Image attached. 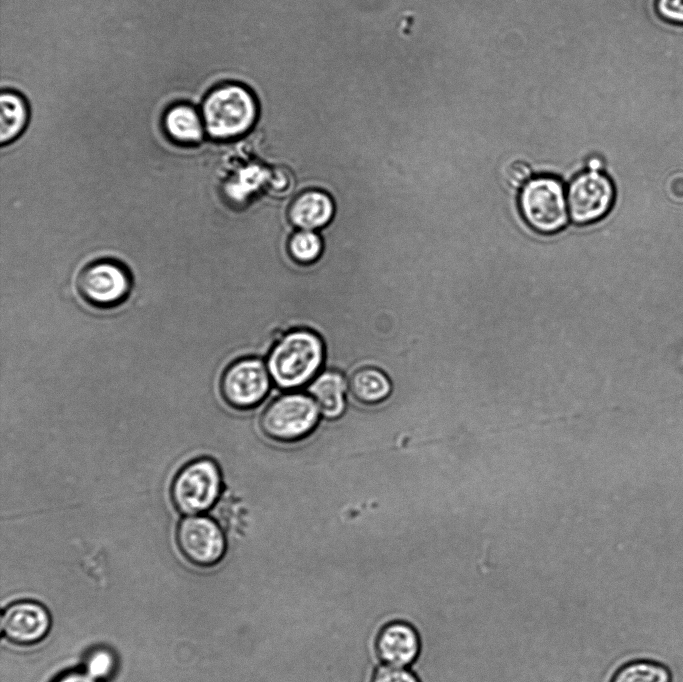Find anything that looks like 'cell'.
I'll use <instances>...</instances> for the list:
<instances>
[{
  "label": "cell",
  "mask_w": 683,
  "mask_h": 682,
  "mask_svg": "<svg viewBox=\"0 0 683 682\" xmlns=\"http://www.w3.org/2000/svg\"><path fill=\"white\" fill-rule=\"evenodd\" d=\"M518 204L525 222L538 233H556L568 222L566 191L556 177L540 175L531 178L521 188Z\"/></svg>",
  "instance_id": "5b68a950"
},
{
  "label": "cell",
  "mask_w": 683,
  "mask_h": 682,
  "mask_svg": "<svg viewBox=\"0 0 683 682\" xmlns=\"http://www.w3.org/2000/svg\"><path fill=\"white\" fill-rule=\"evenodd\" d=\"M655 10L663 21L683 25V0H655Z\"/></svg>",
  "instance_id": "44dd1931"
},
{
  "label": "cell",
  "mask_w": 683,
  "mask_h": 682,
  "mask_svg": "<svg viewBox=\"0 0 683 682\" xmlns=\"http://www.w3.org/2000/svg\"><path fill=\"white\" fill-rule=\"evenodd\" d=\"M116 668L113 653L104 648H98L89 653L85 662V671L98 682L109 678Z\"/></svg>",
  "instance_id": "d6986e66"
},
{
  "label": "cell",
  "mask_w": 683,
  "mask_h": 682,
  "mask_svg": "<svg viewBox=\"0 0 683 682\" xmlns=\"http://www.w3.org/2000/svg\"><path fill=\"white\" fill-rule=\"evenodd\" d=\"M273 382L266 363L242 358L231 363L220 379V394L227 405L240 411L253 410L272 398Z\"/></svg>",
  "instance_id": "8992f818"
},
{
  "label": "cell",
  "mask_w": 683,
  "mask_h": 682,
  "mask_svg": "<svg viewBox=\"0 0 683 682\" xmlns=\"http://www.w3.org/2000/svg\"><path fill=\"white\" fill-rule=\"evenodd\" d=\"M375 651L386 666L405 668L412 666L421 651L419 632L407 620L385 624L375 639Z\"/></svg>",
  "instance_id": "30bf717a"
},
{
  "label": "cell",
  "mask_w": 683,
  "mask_h": 682,
  "mask_svg": "<svg viewBox=\"0 0 683 682\" xmlns=\"http://www.w3.org/2000/svg\"><path fill=\"white\" fill-rule=\"evenodd\" d=\"M335 214V203L331 196L321 190H306L292 203L289 217L292 224L301 230H320L327 226Z\"/></svg>",
  "instance_id": "5bb4252c"
},
{
  "label": "cell",
  "mask_w": 683,
  "mask_h": 682,
  "mask_svg": "<svg viewBox=\"0 0 683 682\" xmlns=\"http://www.w3.org/2000/svg\"><path fill=\"white\" fill-rule=\"evenodd\" d=\"M315 400L323 419L341 418L347 408L348 383L339 371L323 369L306 387Z\"/></svg>",
  "instance_id": "4fadbf2b"
},
{
  "label": "cell",
  "mask_w": 683,
  "mask_h": 682,
  "mask_svg": "<svg viewBox=\"0 0 683 682\" xmlns=\"http://www.w3.org/2000/svg\"><path fill=\"white\" fill-rule=\"evenodd\" d=\"M0 109V140L2 144H6L24 130L28 110L23 97L11 91L1 93Z\"/></svg>",
  "instance_id": "2e32d148"
},
{
  "label": "cell",
  "mask_w": 683,
  "mask_h": 682,
  "mask_svg": "<svg viewBox=\"0 0 683 682\" xmlns=\"http://www.w3.org/2000/svg\"><path fill=\"white\" fill-rule=\"evenodd\" d=\"M669 668L655 660L637 659L624 664L611 682H671Z\"/></svg>",
  "instance_id": "e0dca14e"
},
{
  "label": "cell",
  "mask_w": 683,
  "mask_h": 682,
  "mask_svg": "<svg viewBox=\"0 0 683 682\" xmlns=\"http://www.w3.org/2000/svg\"><path fill=\"white\" fill-rule=\"evenodd\" d=\"M325 357V345L317 333L294 329L273 346L265 363L273 385L288 392L308 385L324 369Z\"/></svg>",
  "instance_id": "6da1fadb"
},
{
  "label": "cell",
  "mask_w": 683,
  "mask_h": 682,
  "mask_svg": "<svg viewBox=\"0 0 683 682\" xmlns=\"http://www.w3.org/2000/svg\"><path fill=\"white\" fill-rule=\"evenodd\" d=\"M164 128L172 140L181 144L199 143L204 135L203 121L187 104L174 105L165 113Z\"/></svg>",
  "instance_id": "9a60e30c"
},
{
  "label": "cell",
  "mask_w": 683,
  "mask_h": 682,
  "mask_svg": "<svg viewBox=\"0 0 683 682\" xmlns=\"http://www.w3.org/2000/svg\"><path fill=\"white\" fill-rule=\"evenodd\" d=\"M566 197L571 220L577 225H587L608 214L614 203L615 189L606 174L588 169L571 180Z\"/></svg>",
  "instance_id": "52a82bcc"
},
{
  "label": "cell",
  "mask_w": 683,
  "mask_h": 682,
  "mask_svg": "<svg viewBox=\"0 0 683 682\" xmlns=\"http://www.w3.org/2000/svg\"><path fill=\"white\" fill-rule=\"evenodd\" d=\"M201 112L207 134L214 139L228 140L244 135L252 128L258 109L250 90L242 85L227 84L206 96Z\"/></svg>",
  "instance_id": "7a4b0ae2"
},
{
  "label": "cell",
  "mask_w": 683,
  "mask_h": 682,
  "mask_svg": "<svg viewBox=\"0 0 683 682\" xmlns=\"http://www.w3.org/2000/svg\"><path fill=\"white\" fill-rule=\"evenodd\" d=\"M224 488V477L218 462L211 457H199L176 473L170 496L180 513L197 515L210 510L220 499Z\"/></svg>",
  "instance_id": "277c9868"
},
{
  "label": "cell",
  "mask_w": 683,
  "mask_h": 682,
  "mask_svg": "<svg viewBox=\"0 0 683 682\" xmlns=\"http://www.w3.org/2000/svg\"><path fill=\"white\" fill-rule=\"evenodd\" d=\"M530 179L531 168L524 161H514L506 170V180L514 188H522Z\"/></svg>",
  "instance_id": "7402d4cb"
},
{
  "label": "cell",
  "mask_w": 683,
  "mask_h": 682,
  "mask_svg": "<svg viewBox=\"0 0 683 682\" xmlns=\"http://www.w3.org/2000/svg\"><path fill=\"white\" fill-rule=\"evenodd\" d=\"M176 543L182 556L191 564L208 568L224 557L227 542L220 525L204 515L183 518L176 529Z\"/></svg>",
  "instance_id": "ba28073f"
},
{
  "label": "cell",
  "mask_w": 683,
  "mask_h": 682,
  "mask_svg": "<svg viewBox=\"0 0 683 682\" xmlns=\"http://www.w3.org/2000/svg\"><path fill=\"white\" fill-rule=\"evenodd\" d=\"M320 416L318 405L308 393L288 391L273 396L266 403L260 426L275 442L296 443L316 430L322 419Z\"/></svg>",
  "instance_id": "3957f363"
},
{
  "label": "cell",
  "mask_w": 683,
  "mask_h": 682,
  "mask_svg": "<svg viewBox=\"0 0 683 682\" xmlns=\"http://www.w3.org/2000/svg\"><path fill=\"white\" fill-rule=\"evenodd\" d=\"M82 294L98 305H111L121 301L128 293L130 280L118 264L98 262L86 267L80 275Z\"/></svg>",
  "instance_id": "8fae6325"
},
{
  "label": "cell",
  "mask_w": 683,
  "mask_h": 682,
  "mask_svg": "<svg viewBox=\"0 0 683 682\" xmlns=\"http://www.w3.org/2000/svg\"><path fill=\"white\" fill-rule=\"evenodd\" d=\"M346 415L362 417L366 405H378L386 401L392 393V383L381 369L373 366L361 367L347 380Z\"/></svg>",
  "instance_id": "7c38bea8"
},
{
  "label": "cell",
  "mask_w": 683,
  "mask_h": 682,
  "mask_svg": "<svg viewBox=\"0 0 683 682\" xmlns=\"http://www.w3.org/2000/svg\"><path fill=\"white\" fill-rule=\"evenodd\" d=\"M289 251L296 261L310 264L321 256L323 240L318 232L299 230L292 235L289 241Z\"/></svg>",
  "instance_id": "ac0fdd59"
},
{
  "label": "cell",
  "mask_w": 683,
  "mask_h": 682,
  "mask_svg": "<svg viewBox=\"0 0 683 682\" xmlns=\"http://www.w3.org/2000/svg\"><path fill=\"white\" fill-rule=\"evenodd\" d=\"M54 682H98L85 670L71 671L58 677Z\"/></svg>",
  "instance_id": "603a6c76"
},
{
  "label": "cell",
  "mask_w": 683,
  "mask_h": 682,
  "mask_svg": "<svg viewBox=\"0 0 683 682\" xmlns=\"http://www.w3.org/2000/svg\"><path fill=\"white\" fill-rule=\"evenodd\" d=\"M371 682H421L418 676L412 671L405 668H397L391 666H382L378 668L372 678Z\"/></svg>",
  "instance_id": "ffe728a7"
},
{
  "label": "cell",
  "mask_w": 683,
  "mask_h": 682,
  "mask_svg": "<svg viewBox=\"0 0 683 682\" xmlns=\"http://www.w3.org/2000/svg\"><path fill=\"white\" fill-rule=\"evenodd\" d=\"M51 628L48 610L40 603L21 600L9 604L2 612L3 637L18 646H32L46 638Z\"/></svg>",
  "instance_id": "9c48e42d"
}]
</instances>
